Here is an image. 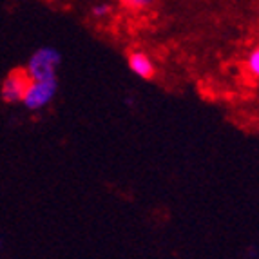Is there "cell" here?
<instances>
[{"label":"cell","instance_id":"1","mask_svg":"<svg viewBox=\"0 0 259 259\" xmlns=\"http://www.w3.org/2000/svg\"><path fill=\"white\" fill-rule=\"evenodd\" d=\"M62 56L55 48H40L33 53L27 65V74L33 82L42 80H56V67L60 65Z\"/></svg>","mask_w":259,"mask_h":259},{"label":"cell","instance_id":"2","mask_svg":"<svg viewBox=\"0 0 259 259\" xmlns=\"http://www.w3.org/2000/svg\"><path fill=\"white\" fill-rule=\"evenodd\" d=\"M56 87L58 82L56 80H42V82H31V85L27 87L26 95L22 98V102L26 104L27 109L36 111L42 109L53 100V96L56 95Z\"/></svg>","mask_w":259,"mask_h":259},{"label":"cell","instance_id":"3","mask_svg":"<svg viewBox=\"0 0 259 259\" xmlns=\"http://www.w3.org/2000/svg\"><path fill=\"white\" fill-rule=\"evenodd\" d=\"M31 76L27 74V69H15L8 74V78L2 83V96L6 102H18L24 98L27 87L31 85Z\"/></svg>","mask_w":259,"mask_h":259},{"label":"cell","instance_id":"4","mask_svg":"<svg viewBox=\"0 0 259 259\" xmlns=\"http://www.w3.org/2000/svg\"><path fill=\"white\" fill-rule=\"evenodd\" d=\"M129 67L136 76L143 78V80H149L154 74V65H152L151 58L143 53H133L129 56Z\"/></svg>","mask_w":259,"mask_h":259},{"label":"cell","instance_id":"5","mask_svg":"<svg viewBox=\"0 0 259 259\" xmlns=\"http://www.w3.org/2000/svg\"><path fill=\"white\" fill-rule=\"evenodd\" d=\"M246 67H248V71H250L254 76H257L259 74V49H252V53L248 55V58H246Z\"/></svg>","mask_w":259,"mask_h":259},{"label":"cell","instance_id":"6","mask_svg":"<svg viewBox=\"0 0 259 259\" xmlns=\"http://www.w3.org/2000/svg\"><path fill=\"white\" fill-rule=\"evenodd\" d=\"M109 13H111V6L109 4H96L95 8H93V15L98 18L105 17V15H109Z\"/></svg>","mask_w":259,"mask_h":259},{"label":"cell","instance_id":"7","mask_svg":"<svg viewBox=\"0 0 259 259\" xmlns=\"http://www.w3.org/2000/svg\"><path fill=\"white\" fill-rule=\"evenodd\" d=\"M123 4L131 6V8H136V9H142V8H147V6L152 4V0H121Z\"/></svg>","mask_w":259,"mask_h":259}]
</instances>
